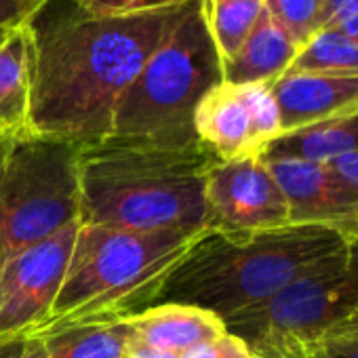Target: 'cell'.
Segmentation results:
<instances>
[{"label": "cell", "instance_id": "7c38bea8", "mask_svg": "<svg viewBox=\"0 0 358 358\" xmlns=\"http://www.w3.org/2000/svg\"><path fill=\"white\" fill-rule=\"evenodd\" d=\"M282 133L358 108V76L285 72L272 85Z\"/></svg>", "mask_w": 358, "mask_h": 358}, {"label": "cell", "instance_id": "ba28073f", "mask_svg": "<svg viewBox=\"0 0 358 358\" xmlns=\"http://www.w3.org/2000/svg\"><path fill=\"white\" fill-rule=\"evenodd\" d=\"M80 222L22 251L0 268V352L20 345L62 287Z\"/></svg>", "mask_w": 358, "mask_h": 358}, {"label": "cell", "instance_id": "277c9868", "mask_svg": "<svg viewBox=\"0 0 358 358\" xmlns=\"http://www.w3.org/2000/svg\"><path fill=\"white\" fill-rule=\"evenodd\" d=\"M201 234L80 224L57 297L24 341L110 322L152 306L162 280Z\"/></svg>", "mask_w": 358, "mask_h": 358}, {"label": "cell", "instance_id": "484cf974", "mask_svg": "<svg viewBox=\"0 0 358 358\" xmlns=\"http://www.w3.org/2000/svg\"><path fill=\"white\" fill-rule=\"evenodd\" d=\"M124 358H179V356L139 341L137 337H133V331H131V337H129L127 350H124Z\"/></svg>", "mask_w": 358, "mask_h": 358}, {"label": "cell", "instance_id": "f546056e", "mask_svg": "<svg viewBox=\"0 0 358 358\" xmlns=\"http://www.w3.org/2000/svg\"><path fill=\"white\" fill-rule=\"evenodd\" d=\"M333 333H341V335H358V308H356L348 318H343L339 324H335L327 335H333Z\"/></svg>", "mask_w": 358, "mask_h": 358}, {"label": "cell", "instance_id": "f1b7e54d", "mask_svg": "<svg viewBox=\"0 0 358 358\" xmlns=\"http://www.w3.org/2000/svg\"><path fill=\"white\" fill-rule=\"evenodd\" d=\"M327 28L337 30V32H341L343 36H348V38H352L354 43H358V9L352 11V13H348V15H343L341 20L333 22V24L327 26Z\"/></svg>", "mask_w": 358, "mask_h": 358}, {"label": "cell", "instance_id": "1f68e13d", "mask_svg": "<svg viewBox=\"0 0 358 358\" xmlns=\"http://www.w3.org/2000/svg\"><path fill=\"white\" fill-rule=\"evenodd\" d=\"M11 143H13V137H9L7 133L0 131V160L5 158V154H7V150H9Z\"/></svg>", "mask_w": 358, "mask_h": 358}, {"label": "cell", "instance_id": "e0dca14e", "mask_svg": "<svg viewBox=\"0 0 358 358\" xmlns=\"http://www.w3.org/2000/svg\"><path fill=\"white\" fill-rule=\"evenodd\" d=\"M129 337L131 324L124 316L30 341L36 345V358H124Z\"/></svg>", "mask_w": 358, "mask_h": 358}, {"label": "cell", "instance_id": "3957f363", "mask_svg": "<svg viewBox=\"0 0 358 358\" xmlns=\"http://www.w3.org/2000/svg\"><path fill=\"white\" fill-rule=\"evenodd\" d=\"M345 249V236L322 226L205 230L162 280L154 303H188L226 320L268 301Z\"/></svg>", "mask_w": 358, "mask_h": 358}, {"label": "cell", "instance_id": "4fadbf2b", "mask_svg": "<svg viewBox=\"0 0 358 358\" xmlns=\"http://www.w3.org/2000/svg\"><path fill=\"white\" fill-rule=\"evenodd\" d=\"M127 320L133 337L177 356L226 333V322L217 314L177 301L148 306L127 316Z\"/></svg>", "mask_w": 358, "mask_h": 358}, {"label": "cell", "instance_id": "4316f807", "mask_svg": "<svg viewBox=\"0 0 358 358\" xmlns=\"http://www.w3.org/2000/svg\"><path fill=\"white\" fill-rule=\"evenodd\" d=\"M358 9V0H327L324 5V15H322V28L331 26L333 22L341 20L343 15L352 13ZM320 28V30H322Z\"/></svg>", "mask_w": 358, "mask_h": 358}, {"label": "cell", "instance_id": "603a6c76", "mask_svg": "<svg viewBox=\"0 0 358 358\" xmlns=\"http://www.w3.org/2000/svg\"><path fill=\"white\" fill-rule=\"evenodd\" d=\"M47 0H0V28L15 30L28 26Z\"/></svg>", "mask_w": 358, "mask_h": 358}, {"label": "cell", "instance_id": "52a82bcc", "mask_svg": "<svg viewBox=\"0 0 358 358\" xmlns=\"http://www.w3.org/2000/svg\"><path fill=\"white\" fill-rule=\"evenodd\" d=\"M358 308V241L274 297L228 316L226 331L251 350L314 345Z\"/></svg>", "mask_w": 358, "mask_h": 358}, {"label": "cell", "instance_id": "8992f818", "mask_svg": "<svg viewBox=\"0 0 358 358\" xmlns=\"http://www.w3.org/2000/svg\"><path fill=\"white\" fill-rule=\"evenodd\" d=\"M83 143L24 135L0 160V268L80 222Z\"/></svg>", "mask_w": 358, "mask_h": 358}, {"label": "cell", "instance_id": "6da1fadb", "mask_svg": "<svg viewBox=\"0 0 358 358\" xmlns=\"http://www.w3.org/2000/svg\"><path fill=\"white\" fill-rule=\"evenodd\" d=\"M190 3L99 13L76 0H47L28 24L30 135L72 143L110 137L124 89Z\"/></svg>", "mask_w": 358, "mask_h": 358}, {"label": "cell", "instance_id": "9c48e42d", "mask_svg": "<svg viewBox=\"0 0 358 358\" xmlns=\"http://www.w3.org/2000/svg\"><path fill=\"white\" fill-rule=\"evenodd\" d=\"M199 141L222 162L262 156L282 133L270 85L220 83L194 112Z\"/></svg>", "mask_w": 358, "mask_h": 358}, {"label": "cell", "instance_id": "cb8c5ba5", "mask_svg": "<svg viewBox=\"0 0 358 358\" xmlns=\"http://www.w3.org/2000/svg\"><path fill=\"white\" fill-rule=\"evenodd\" d=\"M318 345L324 358H358V335H324Z\"/></svg>", "mask_w": 358, "mask_h": 358}, {"label": "cell", "instance_id": "30bf717a", "mask_svg": "<svg viewBox=\"0 0 358 358\" xmlns=\"http://www.w3.org/2000/svg\"><path fill=\"white\" fill-rule=\"evenodd\" d=\"M207 230L243 232L289 224V207L262 156L215 162L207 173Z\"/></svg>", "mask_w": 358, "mask_h": 358}, {"label": "cell", "instance_id": "7402d4cb", "mask_svg": "<svg viewBox=\"0 0 358 358\" xmlns=\"http://www.w3.org/2000/svg\"><path fill=\"white\" fill-rule=\"evenodd\" d=\"M76 3L99 13H133V11L186 5L190 0H76Z\"/></svg>", "mask_w": 358, "mask_h": 358}, {"label": "cell", "instance_id": "7a4b0ae2", "mask_svg": "<svg viewBox=\"0 0 358 358\" xmlns=\"http://www.w3.org/2000/svg\"><path fill=\"white\" fill-rule=\"evenodd\" d=\"M215 162L203 143L158 148L112 135L83 143L80 224L129 232H205V186Z\"/></svg>", "mask_w": 358, "mask_h": 358}, {"label": "cell", "instance_id": "d4e9b609", "mask_svg": "<svg viewBox=\"0 0 358 358\" xmlns=\"http://www.w3.org/2000/svg\"><path fill=\"white\" fill-rule=\"evenodd\" d=\"M255 358H324L318 343L314 345H278L251 350Z\"/></svg>", "mask_w": 358, "mask_h": 358}, {"label": "cell", "instance_id": "8fae6325", "mask_svg": "<svg viewBox=\"0 0 358 358\" xmlns=\"http://www.w3.org/2000/svg\"><path fill=\"white\" fill-rule=\"evenodd\" d=\"M264 158V156H262ZM289 207V224L337 230L350 245L358 241V188L331 162L264 158Z\"/></svg>", "mask_w": 358, "mask_h": 358}, {"label": "cell", "instance_id": "5bb4252c", "mask_svg": "<svg viewBox=\"0 0 358 358\" xmlns=\"http://www.w3.org/2000/svg\"><path fill=\"white\" fill-rule=\"evenodd\" d=\"M299 45L264 7L238 53L222 64L224 83L272 85L293 64Z\"/></svg>", "mask_w": 358, "mask_h": 358}, {"label": "cell", "instance_id": "9a60e30c", "mask_svg": "<svg viewBox=\"0 0 358 358\" xmlns=\"http://www.w3.org/2000/svg\"><path fill=\"white\" fill-rule=\"evenodd\" d=\"M354 152H358V108L322 122L280 133L262 156L333 162Z\"/></svg>", "mask_w": 358, "mask_h": 358}, {"label": "cell", "instance_id": "4dcf8cb0", "mask_svg": "<svg viewBox=\"0 0 358 358\" xmlns=\"http://www.w3.org/2000/svg\"><path fill=\"white\" fill-rule=\"evenodd\" d=\"M13 358H36V345L32 341H22Z\"/></svg>", "mask_w": 358, "mask_h": 358}, {"label": "cell", "instance_id": "836d02e7", "mask_svg": "<svg viewBox=\"0 0 358 358\" xmlns=\"http://www.w3.org/2000/svg\"><path fill=\"white\" fill-rule=\"evenodd\" d=\"M257 3H264V0H257Z\"/></svg>", "mask_w": 358, "mask_h": 358}, {"label": "cell", "instance_id": "5b68a950", "mask_svg": "<svg viewBox=\"0 0 358 358\" xmlns=\"http://www.w3.org/2000/svg\"><path fill=\"white\" fill-rule=\"evenodd\" d=\"M222 80V59L207 28L203 0H192L188 13L124 89L114 112L112 137L158 148L199 145L194 112Z\"/></svg>", "mask_w": 358, "mask_h": 358}, {"label": "cell", "instance_id": "44dd1931", "mask_svg": "<svg viewBox=\"0 0 358 358\" xmlns=\"http://www.w3.org/2000/svg\"><path fill=\"white\" fill-rule=\"evenodd\" d=\"M179 358H255V356H253L251 348L241 337L226 331L222 337H217L209 343L196 345Z\"/></svg>", "mask_w": 358, "mask_h": 358}, {"label": "cell", "instance_id": "ffe728a7", "mask_svg": "<svg viewBox=\"0 0 358 358\" xmlns=\"http://www.w3.org/2000/svg\"><path fill=\"white\" fill-rule=\"evenodd\" d=\"M324 5L327 0H264L270 15L299 47L322 28Z\"/></svg>", "mask_w": 358, "mask_h": 358}, {"label": "cell", "instance_id": "d6a6232c", "mask_svg": "<svg viewBox=\"0 0 358 358\" xmlns=\"http://www.w3.org/2000/svg\"><path fill=\"white\" fill-rule=\"evenodd\" d=\"M11 32L13 30H7V28H0V45H3L9 36H11Z\"/></svg>", "mask_w": 358, "mask_h": 358}, {"label": "cell", "instance_id": "d6986e66", "mask_svg": "<svg viewBox=\"0 0 358 358\" xmlns=\"http://www.w3.org/2000/svg\"><path fill=\"white\" fill-rule=\"evenodd\" d=\"M287 72L358 76V43L337 30L322 28L299 47Z\"/></svg>", "mask_w": 358, "mask_h": 358}, {"label": "cell", "instance_id": "ac0fdd59", "mask_svg": "<svg viewBox=\"0 0 358 358\" xmlns=\"http://www.w3.org/2000/svg\"><path fill=\"white\" fill-rule=\"evenodd\" d=\"M262 9L264 3L257 0H203L207 28L222 64L238 53Z\"/></svg>", "mask_w": 358, "mask_h": 358}, {"label": "cell", "instance_id": "83f0119b", "mask_svg": "<svg viewBox=\"0 0 358 358\" xmlns=\"http://www.w3.org/2000/svg\"><path fill=\"white\" fill-rule=\"evenodd\" d=\"M331 164L345 179V182H350V184H354L358 188V152L341 156V158L333 160Z\"/></svg>", "mask_w": 358, "mask_h": 358}, {"label": "cell", "instance_id": "2e32d148", "mask_svg": "<svg viewBox=\"0 0 358 358\" xmlns=\"http://www.w3.org/2000/svg\"><path fill=\"white\" fill-rule=\"evenodd\" d=\"M30 30L15 28L0 45V131L17 139L30 135Z\"/></svg>", "mask_w": 358, "mask_h": 358}]
</instances>
